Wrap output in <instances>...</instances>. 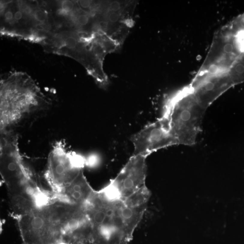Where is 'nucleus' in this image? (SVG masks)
<instances>
[{
	"mask_svg": "<svg viewBox=\"0 0 244 244\" xmlns=\"http://www.w3.org/2000/svg\"><path fill=\"white\" fill-rule=\"evenodd\" d=\"M64 44H65L66 47L68 49H73L77 46V42L76 38L71 37L68 38L65 40Z\"/></svg>",
	"mask_w": 244,
	"mask_h": 244,
	"instance_id": "f8f14e48",
	"label": "nucleus"
},
{
	"mask_svg": "<svg viewBox=\"0 0 244 244\" xmlns=\"http://www.w3.org/2000/svg\"><path fill=\"white\" fill-rule=\"evenodd\" d=\"M235 71L238 74H242L244 73V65L241 63H238L236 65Z\"/></svg>",
	"mask_w": 244,
	"mask_h": 244,
	"instance_id": "f3484780",
	"label": "nucleus"
},
{
	"mask_svg": "<svg viewBox=\"0 0 244 244\" xmlns=\"http://www.w3.org/2000/svg\"><path fill=\"white\" fill-rule=\"evenodd\" d=\"M224 50L227 53H230L233 51V47L231 44H227L224 47Z\"/></svg>",
	"mask_w": 244,
	"mask_h": 244,
	"instance_id": "6ab92c4d",
	"label": "nucleus"
},
{
	"mask_svg": "<svg viewBox=\"0 0 244 244\" xmlns=\"http://www.w3.org/2000/svg\"><path fill=\"white\" fill-rule=\"evenodd\" d=\"M78 21L81 26H85L89 22V17L85 15H80L79 17Z\"/></svg>",
	"mask_w": 244,
	"mask_h": 244,
	"instance_id": "4468645a",
	"label": "nucleus"
},
{
	"mask_svg": "<svg viewBox=\"0 0 244 244\" xmlns=\"http://www.w3.org/2000/svg\"><path fill=\"white\" fill-rule=\"evenodd\" d=\"M85 160L69 150L64 140L57 141L49 154L45 178L53 194H59L83 171Z\"/></svg>",
	"mask_w": 244,
	"mask_h": 244,
	"instance_id": "39448f33",
	"label": "nucleus"
},
{
	"mask_svg": "<svg viewBox=\"0 0 244 244\" xmlns=\"http://www.w3.org/2000/svg\"><path fill=\"white\" fill-rule=\"evenodd\" d=\"M35 18L37 21L40 22H43L47 18V14L45 11L41 10L36 11L35 12Z\"/></svg>",
	"mask_w": 244,
	"mask_h": 244,
	"instance_id": "9b49d317",
	"label": "nucleus"
},
{
	"mask_svg": "<svg viewBox=\"0 0 244 244\" xmlns=\"http://www.w3.org/2000/svg\"><path fill=\"white\" fill-rule=\"evenodd\" d=\"M107 25H108L107 23L105 22H101L100 23V26L102 28L104 29L106 28L107 27Z\"/></svg>",
	"mask_w": 244,
	"mask_h": 244,
	"instance_id": "393cba45",
	"label": "nucleus"
},
{
	"mask_svg": "<svg viewBox=\"0 0 244 244\" xmlns=\"http://www.w3.org/2000/svg\"><path fill=\"white\" fill-rule=\"evenodd\" d=\"M73 8L74 4L70 1H65L62 2V9L68 13L71 11L73 10Z\"/></svg>",
	"mask_w": 244,
	"mask_h": 244,
	"instance_id": "ddd939ff",
	"label": "nucleus"
},
{
	"mask_svg": "<svg viewBox=\"0 0 244 244\" xmlns=\"http://www.w3.org/2000/svg\"><path fill=\"white\" fill-rule=\"evenodd\" d=\"M95 191L83 171L71 185L61 193L57 194H53L54 201H62L73 205L86 206Z\"/></svg>",
	"mask_w": 244,
	"mask_h": 244,
	"instance_id": "9d476101",
	"label": "nucleus"
},
{
	"mask_svg": "<svg viewBox=\"0 0 244 244\" xmlns=\"http://www.w3.org/2000/svg\"><path fill=\"white\" fill-rule=\"evenodd\" d=\"M131 140L134 147L133 155L146 157L159 149L178 144L167 122L161 118L133 135Z\"/></svg>",
	"mask_w": 244,
	"mask_h": 244,
	"instance_id": "1a4fd4ad",
	"label": "nucleus"
},
{
	"mask_svg": "<svg viewBox=\"0 0 244 244\" xmlns=\"http://www.w3.org/2000/svg\"><path fill=\"white\" fill-rule=\"evenodd\" d=\"M119 19V16L116 12H112L109 16V20L113 23L118 22Z\"/></svg>",
	"mask_w": 244,
	"mask_h": 244,
	"instance_id": "2eb2a0df",
	"label": "nucleus"
},
{
	"mask_svg": "<svg viewBox=\"0 0 244 244\" xmlns=\"http://www.w3.org/2000/svg\"><path fill=\"white\" fill-rule=\"evenodd\" d=\"M31 11H32V10L29 7H26V8H25L24 9V12L27 14H29L31 13Z\"/></svg>",
	"mask_w": 244,
	"mask_h": 244,
	"instance_id": "b1692460",
	"label": "nucleus"
},
{
	"mask_svg": "<svg viewBox=\"0 0 244 244\" xmlns=\"http://www.w3.org/2000/svg\"><path fill=\"white\" fill-rule=\"evenodd\" d=\"M5 18L7 20H10L12 19L13 18V14H12V12L10 11H8L5 14Z\"/></svg>",
	"mask_w": 244,
	"mask_h": 244,
	"instance_id": "412c9836",
	"label": "nucleus"
},
{
	"mask_svg": "<svg viewBox=\"0 0 244 244\" xmlns=\"http://www.w3.org/2000/svg\"><path fill=\"white\" fill-rule=\"evenodd\" d=\"M58 13L59 15H61V16H66V15H67V14H68V12L63 10L62 9H61L59 10L58 11Z\"/></svg>",
	"mask_w": 244,
	"mask_h": 244,
	"instance_id": "5701e85b",
	"label": "nucleus"
},
{
	"mask_svg": "<svg viewBox=\"0 0 244 244\" xmlns=\"http://www.w3.org/2000/svg\"><path fill=\"white\" fill-rule=\"evenodd\" d=\"M214 84L213 83H211V82H210V83H208L206 84V86H205V89L206 90V91H208V92H209V91H212V90H213V88H214Z\"/></svg>",
	"mask_w": 244,
	"mask_h": 244,
	"instance_id": "aec40b11",
	"label": "nucleus"
},
{
	"mask_svg": "<svg viewBox=\"0 0 244 244\" xmlns=\"http://www.w3.org/2000/svg\"><path fill=\"white\" fill-rule=\"evenodd\" d=\"M80 6L83 8H88L91 6V2L89 1H79Z\"/></svg>",
	"mask_w": 244,
	"mask_h": 244,
	"instance_id": "a211bd4d",
	"label": "nucleus"
},
{
	"mask_svg": "<svg viewBox=\"0 0 244 244\" xmlns=\"http://www.w3.org/2000/svg\"><path fill=\"white\" fill-rule=\"evenodd\" d=\"M38 87L27 79L2 83L1 90L0 132L14 131L28 118L47 107Z\"/></svg>",
	"mask_w": 244,
	"mask_h": 244,
	"instance_id": "7ed1b4c3",
	"label": "nucleus"
},
{
	"mask_svg": "<svg viewBox=\"0 0 244 244\" xmlns=\"http://www.w3.org/2000/svg\"><path fill=\"white\" fill-rule=\"evenodd\" d=\"M121 9V6L120 3L117 2H112L110 6V9L113 12H116L118 11Z\"/></svg>",
	"mask_w": 244,
	"mask_h": 244,
	"instance_id": "dca6fc26",
	"label": "nucleus"
},
{
	"mask_svg": "<svg viewBox=\"0 0 244 244\" xmlns=\"http://www.w3.org/2000/svg\"><path fill=\"white\" fill-rule=\"evenodd\" d=\"M146 157L132 155L117 176L97 191L98 197L106 201L124 200L146 185Z\"/></svg>",
	"mask_w": 244,
	"mask_h": 244,
	"instance_id": "423d86ee",
	"label": "nucleus"
},
{
	"mask_svg": "<svg viewBox=\"0 0 244 244\" xmlns=\"http://www.w3.org/2000/svg\"><path fill=\"white\" fill-rule=\"evenodd\" d=\"M203 110L187 107L183 102L175 101L165 107L161 118L167 124L178 144L194 143L199 130Z\"/></svg>",
	"mask_w": 244,
	"mask_h": 244,
	"instance_id": "0eeeda50",
	"label": "nucleus"
},
{
	"mask_svg": "<svg viewBox=\"0 0 244 244\" xmlns=\"http://www.w3.org/2000/svg\"><path fill=\"white\" fill-rule=\"evenodd\" d=\"M11 215L17 221L23 244L62 243L59 230L40 211Z\"/></svg>",
	"mask_w": 244,
	"mask_h": 244,
	"instance_id": "6e6552de",
	"label": "nucleus"
},
{
	"mask_svg": "<svg viewBox=\"0 0 244 244\" xmlns=\"http://www.w3.org/2000/svg\"><path fill=\"white\" fill-rule=\"evenodd\" d=\"M15 18L17 20H19L21 19V18L22 17V14L21 11H18L15 13Z\"/></svg>",
	"mask_w": 244,
	"mask_h": 244,
	"instance_id": "4be33fe9",
	"label": "nucleus"
},
{
	"mask_svg": "<svg viewBox=\"0 0 244 244\" xmlns=\"http://www.w3.org/2000/svg\"><path fill=\"white\" fill-rule=\"evenodd\" d=\"M92 226V244H128L137 227L122 200L106 201L94 197L86 206Z\"/></svg>",
	"mask_w": 244,
	"mask_h": 244,
	"instance_id": "f03ea898",
	"label": "nucleus"
},
{
	"mask_svg": "<svg viewBox=\"0 0 244 244\" xmlns=\"http://www.w3.org/2000/svg\"><path fill=\"white\" fill-rule=\"evenodd\" d=\"M58 229L64 244H92V226L86 206L55 201L41 210Z\"/></svg>",
	"mask_w": 244,
	"mask_h": 244,
	"instance_id": "20e7f679",
	"label": "nucleus"
},
{
	"mask_svg": "<svg viewBox=\"0 0 244 244\" xmlns=\"http://www.w3.org/2000/svg\"><path fill=\"white\" fill-rule=\"evenodd\" d=\"M15 131L1 134L0 173L16 215L41 210L53 201L52 192L42 187L24 161Z\"/></svg>",
	"mask_w": 244,
	"mask_h": 244,
	"instance_id": "f257e3e1",
	"label": "nucleus"
}]
</instances>
